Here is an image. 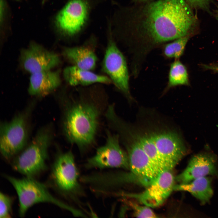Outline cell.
<instances>
[{
	"label": "cell",
	"instance_id": "obj_1",
	"mask_svg": "<svg viewBox=\"0 0 218 218\" xmlns=\"http://www.w3.org/2000/svg\"><path fill=\"white\" fill-rule=\"evenodd\" d=\"M110 22L114 37L139 46L143 54L190 35L196 18L185 0H154L119 7Z\"/></svg>",
	"mask_w": 218,
	"mask_h": 218
},
{
	"label": "cell",
	"instance_id": "obj_2",
	"mask_svg": "<svg viewBox=\"0 0 218 218\" xmlns=\"http://www.w3.org/2000/svg\"><path fill=\"white\" fill-rule=\"evenodd\" d=\"M62 97L63 134L84 153L95 142L101 117L109 105L107 95L101 88L93 86L78 90L75 96Z\"/></svg>",
	"mask_w": 218,
	"mask_h": 218
},
{
	"label": "cell",
	"instance_id": "obj_3",
	"mask_svg": "<svg viewBox=\"0 0 218 218\" xmlns=\"http://www.w3.org/2000/svg\"><path fill=\"white\" fill-rule=\"evenodd\" d=\"M72 151L59 152L52 165L48 184L67 200L86 212L81 199L85 193Z\"/></svg>",
	"mask_w": 218,
	"mask_h": 218
},
{
	"label": "cell",
	"instance_id": "obj_4",
	"mask_svg": "<svg viewBox=\"0 0 218 218\" xmlns=\"http://www.w3.org/2000/svg\"><path fill=\"white\" fill-rule=\"evenodd\" d=\"M4 177L15 189L19 202L18 213L25 216L28 210L34 205L41 203L52 204L71 213L75 216L83 217L84 213L80 209L73 207L58 199L50 192L46 184L34 177H25L17 178L6 174Z\"/></svg>",
	"mask_w": 218,
	"mask_h": 218
},
{
	"label": "cell",
	"instance_id": "obj_5",
	"mask_svg": "<svg viewBox=\"0 0 218 218\" xmlns=\"http://www.w3.org/2000/svg\"><path fill=\"white\" fill-rule=\"evenodd\" d=\"M53 137L51 125L40 129L29 144L11 160L13 169L25 177L34 178L45 171Z\"/></svg>",
	"mask_w": 218,
	"mask_h": 218
},
{
	"label": "cell",
	"instance_id": "obj_6",
	"mask_svg": "<svg viewBox=\"0 0 218 218\" xmlns=\"http://www.w3.org/2000/svg\"><path fill=\"white\" fill-rule=\"evenodd\" d=\"M33 105H29L9 121L0 124V151L7 160H12L27 145Z\"/></svg>",
	"mask_w": 218,
	"mask_h": 218
},
{
	"label": "cell",
	"instance_id": "obj_7",
	"mask_svg": "<svg viewBox=\"0 0 218 218\" xmlns=\"http://www.w3.org/2000/svg\"><path fill=\"white\" fill-rule=\"evenodd\" d=\"M98 0H69L58 13L56 25L63 35L74 38L84 30Z\"/></svg>",
	"mask_w": 218,
	"mask_h": 218
},
{
	"label": "cell",
	"instance_id": "obj_8",
	"mask_svg": "<svg viewBox=\"0 0 218 218\" xmlns=\"http://www.w3.org/2000/svg\"><path fill=\"white\" fill-rule=\"evenodd\" d=\"M108 27L107 43L102 62V70L116 88L131 101L133 99L130 91L126 60L117 45L109 24Z\"/></svg>",
	"mask_w": 218,
	"mask_h": 218
},
{
	"label": "cell",
	"instance_id": "obj_9",
	"mask_svg": "<svg viewBox=\"0 0 218 218\" xmlns=\"http://www.w3.org/2000/svg\"><path fill=\"white\" fill-rule=\"evenodd\" d=\"M104 144L97 149L94 154L88 158L84 165L87 169L120 168L129 169L127 154L120 145L118 135L108 130H106Z\"/></svg>",
	"mask_w": 218,
	"mask_h": 218
},
{
	"label": "cell",
	"instance_id": "obj_10",
	"mask_svg": "<svg viewBox=\"0 0 218 218\" xmlns=\"http://www.w3.org/2000/svg\"><path fill=\"white\" fill-rule=\"evenodd\" d=\"M175 179L170 170L160 172L143 191L137 193H122L124 197L136 200L150 208L162 205L173 190Z\"/></svg>",
	"mask_w": 218,
	"mask_h": 218
},
{
	"label": "cell",
	"instance_id": "obj_11",
	"mask_svg": "<svg viewBox=\"0 0 218 218\" xmlns=\"http://www.w3.org/2000/svg\"><path fill=\"white\" fill-rule=\"evenodd\" d=\"M120 142L128 155L130 178L131 180L134 177L140 183L147 187L161 172L137 146L127 141Z\"/></svg>",
	"mask_w": 218,
	"mask_h": 218
},
{
	"label": "cell",
	"instance_id": "obj_12",
	"mask_svg": "<svg viewBox=\"0 0 218 218\" xmlns=\"http://www.w3.org/2000/svg\"><path fill=\"white\" fill-rule=\"evenodd\" d=\"M20 60L23 68L31 74L51 70L60 61L57 54L34 42L22 51Z\"/></svg>",
	"mask_w": 218,
	"mask_h": 218
},
{
	"label": "cell",
	"instance_id": "obj_13",
	"mask_svg": "<svg viewBox=\"0 0 218 218\" xmlns=\"http://www.w3.org/2000/svg\"><path fill=\"white\" fill-rule=\"evenodd\" d=\"M216 159L213 155L201 153L193 156L186 168L175 179L179 183H186L198 178L208 175H217Z\"/></svg>",
	"mask_w": 218,
	"mask_h": 218
},
{
	"label": "cell",
	"instance_id": "obj_14",
	"mask_svg": "<svg viewBox=\"0 0 218 218\" xmlns=\"http://www.w3.org/2000/svg\"><path fill=\"white\" fill-rule=\"evenodd\" d=\"M59 71H43L31 74L28 89L31 96L43 97L56 90L60 85Z\"/></svg>",
	"mask_w": 218,
	"mask_h": 218
},
{
	"label": "cell",
	"instance_id": "obj_15",
	"mask_svg": "<svg viewBox=\"0 0 218 218\" xmlns=\"http://www.w3.org/2000/svg\"><path fill=\"white\" fill-rule=\"evenodd\" d=\"M88 43V41L82 46L65 47L63 55L72 65L92 71L96 67L97 58L94 49Z\"/></svg>",
	"mask_w": 218,
	"mask_h": 218
},
{
	"label": "cell",
	"instance_id": "obj_16",
	"mask_svg": "<svg viewBox=\"0 0 218 218\" xmlns=\"http://www.w3.org/2000/svg\"><path fill=\"white\" fill-rule=\"evenodd\" d=\"M63 74L66 82L72 86H85L97 83L109 84L112 83L107 76L96 74L91 71L72 65L66 68Z\"/></svg>",
	"mask_w": 218,
	"mask_h": 218
},
{
	"label": "cell",
	"instance_id": "obj_17",
	"mask_svg": "<svg viewBox=\"0 0 218 218\" xmlns=\"http://www.w3.org/2000/svg\"><path fill=\"white\" fill-rule=\"evenodd\" d=\"M173 190L188 192L203 204L208 202L213 194L210 180L206 176L198 178L188 183L175 185Z\"/></svg>",
	"mask_w": 218,
	"mask_h": 218
},
{
	"label": "cell",
	"instance_id": "obj_18",
	"mask_svg": "<svg viewBox=\"0 0 218 218\" xmlns=\"http://www.w3.org/2000/svg\"><path fill=\"white\" fill-rule=\"evenodd\" d=\"M167 88L188 84V75L185 66L179 61L176 60L170 65Z\"/></svg>",
	"mask_w": 218,
	"mask_h": 218
},
{
	"label": "cell",
	"instance_id": "obj_19",
	"mask_svg": "<svg viewBox=\"0 0 218 218\" xmlns=\"http://www.w3.org/2000/svg\"><path fill=\"white\" fill-rule=\"evenodd\" d=\"M190 35L178 38L166 44L164 48V54L168 58H178L183 54Z\"/></svg>",
	"mask_w": 218,
	"mask_h": 218
},
{
	"label": "cell",
	"instance_id": "obj_20",
	"mask_svg": "<svg viewBox=\"0 0 218 218\" xmlns=\"http://www.w3.org/2000/svg\"><path fill=\"white\" fill-rule=\"evenodd\" d=\"M127 203L134 211V215L138 218H157V215L150 207L141 206L133 201L127 200Z\"/></svg>",
	"mask_w": 218,
	"mask_h": 218
},
{
	"label": "cell",
	"instance_id": "obj_21",
	"mask_svg": "<svg viewBox=\"0 0 218 218\" xmlns=\"http://www.w3.org/2000/svg\"><path fill=\"white\" fill-rule=\"evenodd\" d=\"M13 201L14 198L12 197L0 192V218H9L11 217Z\"/></svg>",
	"mask_w": 218,
	"mask_h": 218
},
{
	"label": "cell",
	"instance_id": "obj_22",
	"mask_svg": "<svg viewBox=\"0 0 218 218\" xmlns=\"http://www.w3.org/2000/svg\"><path fill=\"white\" fill-rule=\"evenodd\" d=\"M191 8L208 10L212 0H185Z\"/></svg>",
	"mask_w": 218,
	"mask_h": 218
},
{
	"label": "cell",
	"instance_id": "obj_23",
	"mask_svg": "<svg viewBox=\"0 0 218 218\" xmlns=\"http://www.w3.org/2000/svg\"><path fill=\"white\" fill-rule=\"evenodd\" d=\"M202 66L205 69L210 70L218 73V65L214 64H203Z\"/></svg>",
	"mask_w": 218,
	"mask_h": 218
},
{
	"label": "cell",
	"instance_id": "obj_24",
	"mask_svg": "<svg viewBox=\"0 0 218 218\" xmlns=\"http://www.w3.org/2000/svg\"><path fill=\"white\" fill-rule=\"evenodd\" d=\"M154 0H132V2L133 4H140Z\"/></svg>",
	"mask_w": 218,
	"mask_h": 218
},
{
	"label": "cell",
	"instance_id": "obj_25",
	"mask_svg": "<svg viewBox=\"0 0 218 218\" xmlns=\"http://www.w3.org/2000/svg\"><path fill=\"white\" fill-rule=\"evenodd\" d=\"M217 12L218 13V9L217 10Z\"/></svg>",
	"mask_w": 218,
	"mask_h": 218
},
{
	"label": "cell",
	"instance_id": "obj_26",
	"mask_svg": "<svg viewBox=\"0 0 218 218\" xmlns=\"http://www.w3.org/2000/svg\"><path fill=\"white\" fill-rule=\"evenodd\" d=\"M16 0V1H18V0Z\"/></svg>",
	"mask_w": 218,
	"mask_h": 218
},
{
	"label": "cell",
	"instance_id": "obj_27",
	"mask_svg": "<svg viewBox=\"0 0 218 218\" xmlns=\"http://www.w3.org/2000/svg\"><path fill=\"white\" fill-rule=\"evenodd\" d=\"M45 0H43V1H45Z\"/></svg>",
	"mask_w": 218,
	"mask_h": 218
}]
</instances>
